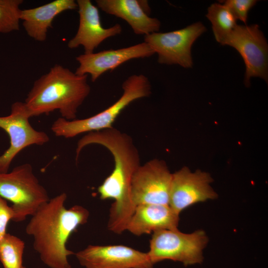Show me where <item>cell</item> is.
I'll return each instance as SVG.
<instances>
[{"mask_svg": "<svg viewBox=\"0 0 268 268\" xmlns=\"http://www.w3.org/2000/svg\"><path fill=\"white\" fill-rule=\"evenodd\" d=\"M77 8L74 0H55L39 6L21 9L20 19L27 35L39 42L45 41L49 28L60 13Z\"/></svg>", "mask_w": 268, "mask_h": 268, "instance_id": "obj_17", "label": "cell"}, {"mask_svg": "<svg viewBox=\"0 0 268 268\" xmlns=\"http://www.w3.org/2000/svg\"><path fill=\"white\" fill-rule=\"evenodd\" d=\"M15 213L7 201L0 197V240L7 233V227L10 220L14 221Z\"/></svg>", "mask_w": 268, "mask_h": 268, "instance_id": "obj_22", "label": "cell"}, {"mask_svg": "<svg viewBox=\"0 0 268 268\" xmlns=\"http://www.w3.org/2000/svg\"><path fill=\"white\" fill-rule=\"evenodd\" d=\"M121 96L109 107L91 117L67 120L62 117L54 122L51 130L57 136L72 138L79 134L111 128L121 112L134 101L151 93L150 82L142 74L129 76L123 83Z\"/></svg>", "mask_w": 268, "mask_h": 268, "instance_id": "obj_4", "label": "cell"}, {"mask_svg": "<svg viewBox=\"0 0 268 268\" xmlns=\"http://www.w3.org/2000/svg\"><path fill=\"white\" fill-rule=\"evenodd\" d=\"M154 54L144 42L118 49L84 53L76 57L79 66L74 72L80 75H90L91 81L95 82L105 72L113 70L130 60L149 58Z\"/></svg>", "mask_w": 268, "mask_h": 268, "instance_id": "obj_13", "label": "cell"}, {"mask_svg": "<svg viewBox=\"0 0 268 268\" xmlns=\"http://www.w3.org/2000/svg\"><path fill=\"white\" fill-rule=\"evenodd\" d=\"M79 25L75 35L67 43L70 49L82 46L84 54H91L106 39L120 34L122 27L117 23L109 27H103L99 9L90 0H77Z\"/></svg>", "mask_w": 268, "mask_h": 268, "instance_id": "obj_14", "label": "cell"}, {"mask_svg": "<svg viewBox=\"0 0 268 268\" xmlns=\"http://www.w3.org/2000/svg\"><path fill=\"white\" fill-rule=\"evenodd\" d=\"M85 268H152L147 253L124 245H88L75 254Z\"/></svg>", "mask_w": 268, "mask_h": 268, "instance_id": "obj_12", "label": "cell"}, {"mask_svg": "<svg viewBox=\"0 0 268 268\" xmlns=\"http://www.w3.org/2000/svg\"><path fill=\"white\" fill-rule=\"evenodd\" d=\"M25 243L7 233L0 240V262L3 268H22Z\"/></svg>", "mask_w": 268, "mask_h": 268, "instance_id": "obj_19", "label": "cell"}, {"mask_svg": "<svg viewBox=\"0 0 268 268\" xmlns=\"http://www.w3.org/2000/svg\"><path fill=\"white\" fill-rule=\"evenodd\" d=\"M208 238L202 230L184 233L178 229L153 233L147 253L153 265L165 260L182 263L185 266L199 264Z\"/></svg>", "mask_w": 268, "mask_h": 268, "instance_id": "obj_6", "label": "cell"}, {"mask_svg": "<svg viewBox=\"0 0 268 268\" xmlns=\"http://www.w3.org/2000/svg\"><path fill=\"white\" fill-rule=\"evenodd\" d=\"M86 142L88 145L105 147L113 156V170L97 191L101 200L114 201L110 209L108 227L113 232L121 234L126 230L136 207L131 191L133 176L140 165L138 149L130 135L114 127L89 133Z\"/></svg>", "mask_w": 268, "mask_h": 268, "instance_id": "obj_1", "label": "cell"}, {"mask_svg": "<svg viewBox=\"0 0 268 268\" xmlns=\"http://www.w3.org/2000/svg\"><path fill=\"white\" fill-rule=\"evenodd\" d=\"M206 17L210 22L214 36L221 45L237 25V19L225 4H211L207 8Z\"/></svg>", "mask_w": 268, "mask_h": 268, "instance_id": "obj_18", "label": "cell"}, {"mask_svg": "<svg viewBox=\"0 0 268 268\" xmlns=\"http://www.w3.org/2000/svg\"><path fill=\"white\" fill-rule=\"evenodd\" d=\"M96 3L104 12L126 21L136 35L145 36L160 29V21L146 13L139 0H96Z\"/></svg>", "mask_w": 268, "mask_h": 268, "instance_id": "obj_16", "label": "cell"}, {"mask_svg": "<svg viewBox=\"0 0 268 268\" xmlns=\"http://www.w3.org/2000/svg\"><path fill=\"white\" fill-rule=\"evenodd\" d=\"M31 118L24 102L17 101L11 106L10 114L0 117V128L8 135L9 147L0 155V172H8L11 162L25 148L32 145H42L49 141L44 132L34 129L29 123Z\"/></svg>", "mask_w": 268, "mask_h": 268, "instance_id": "obj_9", "label": "cell"}, {"mask_svg": "<svg viewBox=\"0 0 268 268\" xmlns=\"http://www.w3.org/2000/svg\"><path fill=\"white\" fill-rule=\"evenodd\" d=\"M22 268H26V267L23 266Z\"/></svg>", "mask_w": 268, "mask_h": 268, "instance_id": "obj_23", "label": "cell"}, {"mask_svg": "<svg viewBox=\"0 0 268 268\" xmlns=\"http://www.w3.org/2000/svg\"><path fill=\"white\" fill-rule=\"evenodd\" d=\"M235 49L246 67L244 83L250 85L252 77L268 80V45L258 24L238 25L221 44Z\"/></svg>", "mask_w": 268, "mask_h": 268, "instance_id": "obj_7", "label": "cell"}, {"mask_svg": "<svg viewBox=\"0 0 268 268\" xmlns=\"http://www.w3.org/2000/svg\"><path fill=\"white\" fill-rule=\"evenodd\" d=\"M256 0H226L223 3L227 6L237 20L247 23L249 10L257 2Z\"/></svg>", "mask_w": 268, "mask_h": 268, "instance_id": "obj_21", "label": "cell"}, {"mask_svg": "<svg viewBox=\"0 0 268 268\" xmlns=\"http://www.w3.org/2000/svg\"><path fill=\"white\" fill-rule=\"evenodd\" d=\"M172 173L166 162L153 159L136 169L132 180L131 197L135 205H169Z\"/></svg>", "mask_w": 268, "mask_h": 268, "instance_id": "obj_10", "label": "cell"}, {"mask_svg": "<svg viewBox=\"0 0 268 268\" xmlns=\"http://www.w3.org/2000/svg\"><path fill=\"white\" fill-rule=\"evenodd\" d=\"M67 195L50 199L32 215L25 232L33 239V247L41 261L50 268H71L68 257L74 254L67 243L77 227L86 223L89 211L81 205L66 208Z\"/></svg>", "mask_w": 268, "mask_h": 268, "instance_id": "obj_2", "label": "cell"}, {"mask_svg": "<svg viewBox=\"0 0 268 268\" xmlns=\"http://www.w3.org/2000/svg\"><path fill=\"white\" fill-rule=\"evenodd\" d=\"M87 77L62 65L54 66L35 81L24 102L31 118L59 110L62 118L75 119L91 91Z\"/></svg>", "mask_w": 268, "mask_h": 268, "instance_id": "obj_3", "label": "cell"}, {"mask_svg": "<svg viewBox=\"0 0 268 268\" xmlns=\"http://www.w3.org/2000/svg\"><path fill=\"white\" fill-rule=\"evenodd\" d=\"M23 2L22 0H0V32L19 30L20 5Z\"/></svg>", "mask_w": 268, "mask_h": 268, "instance_id": "obj_20", "label": "cell"}, {"mask_svg": "<svg viewBox=\"0 0 268 268\" xmlns=\"http://www.w3.org/2000/svg\"><path fill=\"white\" fill-rule=\"evenodd\" d=\"M0 197L12 203L16 222L32 216L50 200L29 163L17 166L10 172H0Z\"/></svg>", "mask_w": 268, "mask_h": 268, "instance_id": "obj_5", "label": "cell"}, {"mask_svg": "<svg viewBox=\"0 0 268 268\" xmlns=\"http://www.w3.org/2000/svg\"><path fill=\"white\" fill-rule=\"evenodd\" d=\"M206 31L201 22H197L181 29L145 35L144 42L157 54L158 63L191 68L193 64L192 45Z\"/></svg>", "mask_w": 268, "mask_h": 268, "instance_id": "obj_8", "label": "cell"}, {"mask_svg": "<svg viewBox=\"0 0 268 268\" xmlns=\"http://www.w3.org/2000/svg\"><path fill=\"white\" fill-rule=\"evenodd\" d=\"M179 222V214L169 205L140 204L136 206L126 230L140 236L162 230L177 229Z\"/></svg>", "mask_w": 268, "mask_h": 268, "instance_id": "obj_15", "label": "cell"}, {"mask_svg": "<svg viewBox=\"0 0 268 268\" xmlns=\"http://www.w3.org/2000/svg\"><path fill=\"white\" fill-rule=\"evenodd\" d=\"M210 174L201 170L192 172L184 167L172 173L169 206L177 213L198 202L213 200L217 195L210 186Z\"/></svg>", "mask_w": 268, "mask_h": 268, "instance_id": "obj_11", "label": "cell"}]
</instances>
